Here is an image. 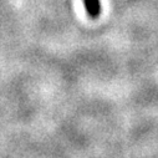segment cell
I'll use <instances>...</instances> for the list:
<instances>
[{
    "label": "cell",
    "instance_id": "1",
    "mask_svg": "<svg viewBox=\"0 0 158 158\" xmlns=\"http://www.w3.org/2000/svg\"><path fill=\"white\" fill-rule=\"evenodd\" d=\"M84 5L87 14L91 18H97L101 11V3L100 0H84Z\"/></svg>",
    "mask_w": 158,
    "mask_h": 158
}]
</instances>
